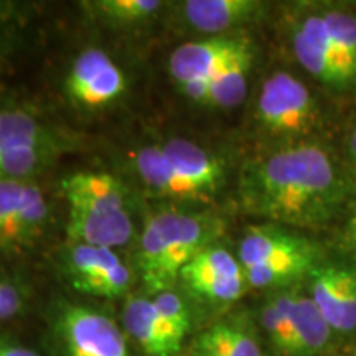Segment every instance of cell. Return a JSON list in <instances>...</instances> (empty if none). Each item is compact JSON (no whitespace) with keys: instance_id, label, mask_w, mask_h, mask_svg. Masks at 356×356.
I'll list each match as a JSON object with an SVG mask.
<instances>
[{"instance_id":"cell-1","label":"cell","mask_w":356,"mask_h":356,"mask_svg":"<svg viewBox=\"0 0 356 356\" xmlns=\"http://www.w3.org/2000/svg\"><path fill=\"white\" fill-rule=\"evenodd\" d=\"M343 195L330 155L307 142L246 163L239 180V197L248 213L302 228L330 220Z\"/></svg>"},{"instance_id":"cell-2","label":"cell","mask_w":356,"mask_h":356,"mask_svg":"<svg viewBox=\"0 0 356 356\" xmlns=\"http://www.w3.org/2000/svg\"><path fill=\"white\" fill-rule=\"evenodd\" d=\"M68 203L70 244L118 249L134 238L131 195L118 177L106 172H74L60 185Z\"/></svg>"},{"instance_id":"cell-3","label":"cell","mask_w":356,"mask_h":356,"mask_svg":"<svg viewBox=\"0 0 356 356\" xmlns=\"http://www.w3.org/2000/svg\"><path fill=\"white\" fill-rule=\"evenodd\" d=\"M207 215L165 210L147 218L136 252V266L150 293L168 291L195 256L221 233Z\"/></svg>"},{"instance_id":"cell-4","label":"cell","mask_w":356,"mask_h":356,"mask_svg":"<svg viewBox=\"0 0 356 356\" xmlns=\"http://www.w3.org/2000/svg\"><path fill=\"white\" fill-rule=\"evenodd\" d=\"M65 150V137L35 109L0 99V181L32 180Z\"/></svg>"},{"instance_id":"cell-5","label":"cell","mask_w":356,"mask_h":356,"mask_svg":"<svg viewBox=\"0 0 356 356\" xmlns=\"http://www.w3.org/2000/svg\"><path fill=\"white\" fill-rule=\"evenodd\" d=\"M238 259L248 286L254 289L289 287L320 264L314 243L277 225L248 228Z\"/></svg>"},{"instance_id":"cell-6","label":"cell","mask_w":356,"mask_h":356,"mask_svg":"<svg viewBox=\"0 0 356 356\" xmlns=\"http://www.w3.org/2000/svg\"><path fill=\"white\" fill-rule=\"evenodd\" d=\"M256 118L270 136L297 137L317 127L318 111L300 79L286 71H275L262 83L256 101Z\"/></svg>"},{"instance_id":"cell-7","label":"cell","mask_w":356,"mask_h":356,"mask_svg":"<svg viewBox=\"0 0 356 356\" xmlns=\"http://www.w3.org/2000/svg\"><path fill=\"white\" fill-rule=\"evenodd\" d=\"M50 220V207L33 180L0 181V254L33 248Z\"/></svg>"},{"instance_id":"cell-8","label":"cell","mask_w":356,"mask_h":356,"mask_svg":"<svg viewBox=\"0 0 356 356\" xmlns=\"http://www.w3.org/2000/svg\"><path fill=\"white\" fill-rule=\"evenodd\" d=\"M56 330L66 356H131L121 328L86 305H65Z\"/></svg>"},{"instance_id":"cell-9","label":"cell","mask_w":356,"mask_h":356,"mask_svg":"<svg viewBox=\"0 0 356 356\" xmlns=\"http://www.w3.org/2000/svg\"><path fill=\"white\" fill-rule=\"evenodd\" d=\"M65 270L76 291L104 299L126 296L132 286L131 267L111 248L70 244Z\"/></svg>"},{"instance_id":"cell-10","label":"cell","mask_w":356,"mask_h":356,"mask_svg":"<svg viewBox=\"0 0 356 356\" xmlns=\"http://www.w3.org/2000/svg\"><path fill=\"white\" fill-rule=\"evenodd\" d=\"M127 89L124 71L108 53L86 48L74 58L65 78V92L74 106L102 109L114 104Z\"/></svg>"},{"instance_id":"cell-11","label":"cell","mask_w":356,"mask_h":356,"mask_svg":"<svg viewBox=\"0 0 356 356\" xmlns=\"http://www.w3.org/2000/svg\"><path fill=\"white\" fill-rule=\"evenodd\" d=\"M180 280L191 292L215 304L236 302L249 287L241 262L220 246H208L195 256L181 270Z\"/></svg>"},{"instance_id":"cell-12","label":"cell","mask_w":356,"mask_h":356,"mask_svg":"<svg viewBox=\"0 0 356 356\" xmlns=\"http://www.w3.org/2000/svg\"><path fill=\"white\" fill-rule=\"evenodd\" d=\"M249 44H252L251 40L236 35L207 37L180 44L168 60L170 76L178 88L193 81H211Z\"/></svg>"},{"instance_id":"cell-13","label":"cell","mask_w":356,"mask_h":356,"mask_svg":"<svg viewBox=\"0 0 356 356\" xmlns=\"http://www.w3.org/2000/svg\"><path fill=\"white\" fill-rule=\"evenodd\" d=\"M310 297L335 333L356 328V269L345 264H317L309 274Z\"/></svg>"},{"instance_id":"cell-14","label":"cell","mask_w":356,"mask_h":356,"mask_svg":"<svg viewBox=\"0 0 356 356\" xmlns=\"http://www.w3.org/2000/svg\"><path fill=\"white\" fill-rule=\"evenodd\" d=\"M173 6V19L178 24L208 37H221L256 22L267 8L259 0H185Z\"/></svg>"},{"instance_id":"cell-15","label":"cell","mask_w":356,"mask_h":356,"mask_svg":"<svg viewBox=\"0 0 356 356\" xmlns=\"http://www.w3.org/2000/svg\"><path fill=\"white\" fill-rule=\"evenodd\" d=\"M160 147L175 172L193 191L197 202H207L220 191L225 184V167L215 154L184 137H173Z\"/></svg>"},{"instance_id":"cell-16","label":"cell","mask_w":356,"mask_h":356,"mask_svg":"<svg viewBox=\"0 0 356 356\" xmlns=\"http://www.w3.org/2000/svg\"><path fill=\"white\" fill-rule=\"evenodd\" d=\"M122 322L129 335L147 356H177L180 353L184 343L178 341L162 322L152 299H129L122 310Z\"/></svg>"},{"instance_id":"cell-17","label":"cell","mask_w":356,"mask_h":356,"mask_svg":"<svg viewBox=\"0 0 356 356\" xmlns=\"http://www.w3.org/2000/svg\"><path fill=\"white\" fill-rule=\"evenodd\" d=\"M134 167L142 184L154 197L173 202H197L190 186L181 180L168 162L160 144L140 147L134 154Z\"/></svg>"},{"instance_id":"cell-18","label":"cell","mask_w":356,"mask_h":356,"mask_svg":"<svg viewBox=\"0 0 356 356\" xmlns=\"http://www.w3.org/2000/svg\"><path fill=\"white\" fill-rule=\"evenodd\" d=\"M332 327L310 293L297 291L292 309V338L289 356H320L332 341Z\"/></svg>"},{"instance_id":"cell-19","label":"cell","mask_w":356,"mask_h":356,"mask_svg":"<svg viewBox=\"0 0 356 356\" xmlns=\"http://www.w3.org/2000/svg\"><path fill=\"white\" fill-rule=\"evenodd\" d=\"M89 19L111 30H136L150 24L170 2L162 0H92L81 2Z\"/></svg>"},{"instance_id":"cell-20","label":"cell","mask_w":356,"mask_h":356,"mask_svg":"<svg viewBox=\"0 0 356 356\" xmlns=\"http://www.w3.org/2000/svg\"><path fill=\"white\" fill-rule=\"evenodd\" d=\"M254 61V48L249 44L238 56H234L228 65L210 81L207 106L215 108H234L246 97L248 76Z\"/></svg>"},{"instance_id":"cell-21","label":"cell","mask_w":356,"mask_h":356,"mask_svg":"<svg viewBox=\"0 0 356 356\" xmlns=\"http://www.w3.org/2000/svg\"><path fill=\"white\" fill-rule=\"evenodd\" d=\"M299 289L291 287L275 292L261 310V325L277 353L289 356L292 338V309Z\"/></svg>"},{"instance_id":"cell-22","label":"cell","mask_w":356,"mask_h":356,"mask_svg":"<svg viewBox=\"0 0 356 356\" xmlns=\"http://www.w3.org/2000/svg\"><path fill=\"white\" fill-rule=\"evenodd\" d=\"M292 48L293 53H296L297 61L309 71L312 76L317 78L320 83L333 88H346L355 83L340 66L333 63L330 58H327L320 51L315 50V48L302 37V33L297 29L296 32H293Z\"/></svg>"},{"instance_id":"cell-23","label":"cell","mask_w":356,"mask_h":356,"mask_svg":"<svg viewBox=\"0 0 356 356\" xmlns=\"http://www.w3.org/2000/svg\"><path fill=\"white\" fill-rule=\"evenodd\" d=\"M207 335L222 356H262L254 333L238 322H220L208 328Z\"/></svg>"},{"instance_id":"cell-24","label":"cell","mask_w":356,"mask_h":356,"mask_svg":"<svg viewBox=\"0 0 356 356\" xmlns=\"http://www.w3.org/2000/svg\"><path fill=\"white\" fill-rule=\"evenodd\" d=\"M25 24L26 17L22 3L0 0V71L20 48Z\"/></svg>"},{"instance_id":"cell-25","label":"cell","mask_w":356,"mask_h":356,"mask_svg":"<svg viewBox=\"0 0 356 356\" xmlns=\"http://www.w3.org/2000/svg\"><path fill=\"white\" fill-rule=\"evenodd\" d=\"M297 30H299L302 37H304L307 42L315 48V50L320 51L327 58H330L333 63L340 66V68L343 70L345 73L356 83V70L345 60V56L341 55V51L338 50L337 43L333 42L332 35L328 32L322 15L305 17L304 22L297 26Z\"/></svg>"},{"instance_id":"cell-26","label":"cell","mask_w":356,"mask_h":356,"mask_svg":"<svg viewBox=\"0 0 356 356\" xmlns=\"http://www.w3.org/2000/svg\"><path fill=\"white\" fill-rule=\"evenodd\" d=\"M154 305L157 309L162 322L167 325L168 330L172 332V335L177 338L178 341L184 343L185 337L188 335L191 320H190V312L186 307L185 300L181 299L173 289L168 291H162L154 296Z\"/></svg>"},{"instance_id":"cell-27","label":"cell","mask_w":356,"mask_h":356,"mask_svg":"<svg viewBox=\"0 0 356 356\" xmlns=\"http://www.w3.org/2000/svg\"><path fill=\"white\" fill-rule=\"evenodd\" d=\"M322 19L338 50L356 70V17L341 10H330L322 13Z\"/></svg>"},{"instance_id":"cell-28","label":"cell","mask_w":356,"mask_h":356,"mask_svg":"<svg viewBox=\"0 0 356 356\" xmlns=\"http://www.w3.org/2000/svg\"><path fill=\"white\" fill-rule=\"evenodd\" d=\"M25 304L26 292L20 280L0 270V322L19 317Z\"/></svg>"},{"instance_id":"cell-29","label":"cell","mask_w":356,"mask_h":356,"mask_svg":"<svg viewBox=\"0 0 356 356\" xmlns=\"http://www.w3.org/2000/svg\"><path fill=\"white\" fill-rule=\"evenodd\" d=\"M0 356H40L30 350L29 346H24L17 341L8 340V338H0Z\"/></svg>"},{"instance_id":"cell-30","label":"cell","mask_w":356,"mask_h":356,"mask_svg":"<svg viewBox=\"0 0 356 356\" xmlns=\"http://www.w3.org/2000/svg\"><path fill=\"white\" fill-rule=\"evenodd\" d=\"M193 356H222L221 351L218 350V346L213 343L211 338L207 335V332H203L198 337L197 343H195Z\"/></svg>"},{"instance_id":"cell-31","label":"cell","mask_w":356,"mask_h":356,"mask_svg":"<svg viewBox=\"0 0 356 356\" xmlns=\"http://www.w3.org/2000/svg\"><path fill=\"white\" fill-rule=\"evenodd\" d=\"M350 154H351V159H353V162L356 165V127L350 137Z\"/></svg>"},{"instance_id":"cell-32","label":"cell","mask_w":356,"mask_h":356,"mask_svg":"<svg viewBox=\"0 0 356 356\" xmlns=\"http://www.w3.org/2000/svg\"><path fill=\"white\" fill-rule=\"evenodd\" d=\"M348 238L351 244H353V248L356 249V229H348Z\"/></svg>"},{"instance_id":"cell-33","label":"cell","mask_w":356,"mask_h":356,"mask_svg":"<svg viewBox=\"0 0 356 356\" xmlns=\"http://www.w3.org/2000/svg\"><path fill=\"white\" fill-rule=\"evenodd\" d=\"M355 356H356V355H355Z\"/></svg>"}]
</instances>
